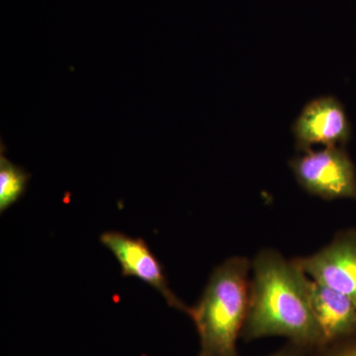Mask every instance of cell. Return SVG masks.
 <instances>
[{
    "label": "cell",
    "mask_w": 356,
    "mask_h": 356,
    "mask_svg": "<svg viewBox=\"0 0 356 356\" xmlns=\"http://www.w3.org/2000/svg\"><path fill=\"white\" fill-rule=\"evenodd\" d=\"M309 293L325 346L355 334L356 306L348 297L310 277Z\"/></svg>",
    "instance_id": "cell-7"
},
{
    "label": "cell",
    "mask_w": 356,
    "mask_h": 356,
    "mask_svg": "<svg viewBox=\"0 0 356 356\" xmlns=\"http://www.w3.org/2000/svg\"><path fill=\"white\" fill-rule=\"evenodd\" d=\"M100 242L116 257L122 275L144 281L165 298L168 306L189 315L191 307L172 291L163 266L142 238H133L120 232H105L100 236Z\"/></svg>",
    "instance_id": "cell-6"
},
{
    "label": "cell",
    "mask_w": 356,
    "mask_h": 356,
    "mask_svg": "<svg viewBox=\"0 0 356 356\" xmlns=\"http://www.w3.org/2000/svg\"><path fill=\"white\" fill-rule=\"evenodd\" d=\"M289 166L297 184L310 195L356 201V168L344 147L300 152Z\"/></svg>",
    "instance_id": "cell-3"
},
{
    "label": "cell",
    "mask_w": 356,
    "mask_h": 356,
    "mask_svg": "<svg viewBox=\"0 0 356 356\" xmlns=\"http://www.w3.org/2000/svg\"><path fill=\"white\" fill-rule=\"evenodd\" d=\"M300 152L321 146L346 147L351 136L350 119L343 105L332 95L318 96L307 103L292 126Z\"/></svg>",
    "instance_id": "cell-5"
},
{
    "label": "cell",
    "mask_w": 356,
    "mask_h": 356,
    "mask_svg": "<svg viewBox=\"0 0 356 356\" xmlns=\"http://www.w3.org/2000/svg\"><path fill=\"white\" fill-rule=\"evenodd\" d=\"M252 261L234 255L213 270L202 296L189 317L197 330L198 356H238L250 305Z\"/></svg>",
    "instance_id": "cell-2"
},
{
    "label": "cell",
    "mask_w": 356,
    "mask_h": 356,
    "mask_svg": "<svg viewBox=\"0 0 356 356\" xmlns=\"http://www.w3.org/2000/svg\"><path fill=\"white\" fill-rule=\"evenodd\" d=\"M312 356H356V332L337 343L318 348Z\"/></svg>",
    "instance_id": "cell-9"
},
{
    "label": "cell",
    "mask_w": 356,
    "mask_h": 356,
    "mask_svg": "<svg viewBox=\"0 0 356 356\" xmlns=\"http://www.w3.org/2000/svg\"><path fill=\"white\" fill-rule=\"evenodd\" d=\"M311 353H313V351L304 348V346H299V344L290 343L289 341L286 346L281 348L280 350L266 356H307Z\"/></svg>",
    "instance_id": "cell-10"
},
{
    "label": "cell",
    "mask_w": 356,
    "mask_h": 356,
    "mask_svg": "<svg viewBox=\"0 0 356 356\" xmlns=\"http://www.w3.org/2000/svg\"><path fill=\"white\" fill-rule=\"evenodd\" d=\"M294 261L311 280L346 295L356 306V229L339 232L321 250Z\"/></svg>",
    "instance_id": "cell-4"
},
{
    "label": "cell",
    "mask_w": 356,
    "mask_h": 356,
    "mask_svg": "<svg viewBox=\"0 0 356 356\" xmlns=\"http://www.w3.org/2000/svg\"><path fill=\"white\" fill-rule=\"evenodd\" d=\"M31 175L14 165L4 154L3 143L0 147V212L17 202L27 189Z\"/></svg>",
    "instance_id": "cell-8"
},
{
    "label": "cell",
    "mask_w": 356,
    "mask_h": 356,
    "mask_svg": "<svg viewBox=\"0 0 356 356\" xmlns=\"http://www.w3.org/2000/svg\"><path fill=\"white\" fill-rule=\"evenodd\" d=\"M286 337L311 351L325 346L312 309L309 276L294 259L264 248L252 261L250 305L241 339Z\"/></svg>",
    "instance_id": "cell-1"
}]
</instances>
